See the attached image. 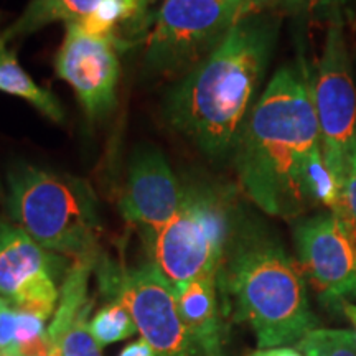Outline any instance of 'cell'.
Wrapping results in <instances>:
<instances>
[{
	"label": "cell",
	"instance_id": "6da1fadb",
	"mask_svg": "<svg viewBox=\"0 0 356 356\" xmlns=\"http://www.w3.org/2000/svg\"><path fill=\"white\" fill-rule=\"evenodd\" d=\"M280 13L273 8L244 17L167 97L168 122L210 159L233 154L254 108L274 55Z\"/></svg>",
	"mask_w": 356,
	"mask_h": 356
},
{
	"label": "cell",
	"instance_id": "7a4b0ae2",
	"mask_svg": "<svg viewBox=\"0 0 356 356\" xmlns=\"http://www.w3.org/2000/svg\"><path fill=\"white\" fill-rule=\"evenodd\" d=\"M320 147L310 71L304 63L282 66L267 84L233 149L244 193L270 216L296 218L309 210L302 175Z\"/></svg>",
	"mask_w": 356,
	"mask_h": 356
},
{
	"label": "cell",
	"instance_id": "3957f363",
	"mask_svg": "<svg viewBox=\"0 0 356 356\" xmlns=\"http://www.w3.org/2000/svg\"><path fill=\"white\" fill-rule=\"evenodd\" d=\"M218 280L261 350L299 343L317 328L305 275L273 236L246 229L229 241Z\"/></svg>",
	"mask_w": 356,
	"mask_h": 356
},
{
	"label": "cell",
	"instance_id": "277c9868",
	"mask_svg": "<svg viewBox=\"0 0 356 356\" xmlns=\"http://www.w3.org/2000/svg\"><path fill=\"white\" fill-rule=\"evenodd\" d=\"M6 204L13 222L40 246L99 262V200L86 180L19 162L7 170Z\"/></svg>",
	"mask_w": 356,
	"mask_h": 356
},
{
	"label": "cell",
	"instance_id": "5b68a950",
	"mask_svg": "<svg viewBox=\"0 0 356 356\" xmlns=\"http://www.w3.org/2000/svg\"><path fill=\"white\" fill-rule=\"evenodd\" d=\"M233 233L231 195L220 186H185L175 216L150 239L154 264L180 292L191 280L220 274Z\"/></svg>",
	"mask_w": 356,
	"mask_h": 356
},
{
	"label": "cell",
	"instance_id": "8992f818",
	"mask_svg": "<svg viewBox=\"0 0 356 356\" xmlns=\"http://www.w3.org/2000/svg\"><path fill=\"white\" fill-rule=\"evenodd\" d=\"M270 0H163L145 43V66L157 74L191 70L233 26Z\"/></svg>",
	"mask_w": 356,
	"mask_h": 356
},
{
	"label": "cell",
	"instance_id": "52a82bcc",
	"mask_svg": "<svg viewBox=\"0 0 356 356\" xmlns=\"http://www.w3.org/2000/svg\"><path fill=\"white\" fill-rule=\"evenodd\" d=\"M310 81L323 160L345 188L356 144V86L343 20L330 22Z\"/></svg>",
	"mask_w": 356,
	"mask_h": 356
},
{
	"label": "cell",
	"instance_id": "ba28073f",
	"mask_svg": "<svg viewBox=\"0 0 356 356\" xmlns=\"http://www.w3.org/2000/svg\"><path fill=\"white\" fill-rule=\"evenodd\" d=\"M96 269L102 289L127 307L137 332L157 356H203L178 314L173 287L154 262L136 269L97 262Z\"/></svg>",
	"mask_w": 356,
	"mask_h": 356
},
{
	"label": "cell",
	"instance_id": "9c48e42d",
	"mask_svg": "<svg viewBox=\"0 0 356 356\" xmlns=\"http://www.w3.org/2000/svg\"><path fill=\"white\" fill-rule=\"evenodd\" d=\"M299 266L325 302L356 299V229L333 211L304 218L293 228Z\"/></svg>",
	"mask_w": 356,
	"mask_h": 356
},
{
	"label": "cell",
	"instance_id": "30bf717a",
	"mask_svg": "<svg viewBox=\"0 0 356 356\" xmlns=\"http://www.w3.org/2000/svg\"><path fill=\"white\" fill-rule=\"evenodd\" d=\"M121 47L115 33L91 35L79 24L66 25L55 71L76 92L89 119H102L114 109L121 76Z\"/></svg>",
	"mask_w": 356,
	"mask_h": 356
},
{
	"label": "cell",
	"instance_id": "8fae6325",
	"mask_svg": "<svg viewBox=\"0 0 356 356\" xmlns=\"http://www.w3.org/2000/svg\"><path fill=\"white\" fill-rule=\"evenodd\" d=\"M60 261L15 222L0 221V297L42 318L55 314Z\"/></svg>",
	"mask_w": 356,
	"mask_h": 356
},
{
	"label": "cell",
	"instance_id": "7c38bea8",
	"mask_svg": "<svg viewBox=\"0 0 356 356\" xmlns=\"http://www.w3.org/2000/svg\"><path fill=\"white\" fill-rule=\"evenodd\" d=\"M184 193L165 155L155 147H145L129 163L119 210L150 241L175 216Z\"/></svg>",
	"mask_w": 356,
	"mask_h": 356
},
{
	"label": "cell",
	"instance_id": "4fadbf2b",
	"mask_svg": "<svg viewBox=\"0 0 356 356\" xmlns=\"http://www.w3.org/2000/svg\"><path fill=\"white\" fill-rule=\"evenodd\" d=\"M96 266L91 261H74L61 282L60 300L47 327L60 356H102V348L89 328L92 310L89 275Z\"/></svg>",
	"mask_w": 356,
	"mask_h": 356
},
{
	"label": "cell",
	"instance_id": "5bb4252c",
	"mask_svg": "<svg viewBox=\"0 0 356 356\" xmlns=\"http://www.w3.org/2000/svg\"><path fill=\"white\" fill-rule=\"evenodd\" d=\"M216 284L218 274L203 275L175 293L178 314L203 356H225Z\"/></svg>",
	"mask_w": 356,
	"mask_h": 356
},
{
	"label": "cell",
	"instance_id": "9a60e30c",
	"mask_svg": "<svg viewBox=\"0 0 356 356\" xmlns=\"http://www.w3.org/2000/svg\"><path fill=\"white\" fill-rule=\"evenodd\" d=\"M101 2L102 0H30L24 13L0 35L8 43L13 38L38 32L55 22H65V25L81 24Z\"/></svg>",
	"mask_w": 356,
	"mask_h": 356
},
{
	"label": "cell",
	"instance_id": "2e32d148",
	"mask_svg": "<svg viewBox=\"0 0 356 356\" xmlns=\"http://www.w3.org/2000/svg\"><path fill=\"white\" fill-rule=\"evenodd\" d=\"M0 92L17 96L32 104L43 115L55 122L65 121V109L50 89H44L22 68L13 50H8L7 42L0 35Z\"/></svg>",
	"mask_w": 356,
	"mask_h": 356
},
{
	"label": "cell",
	"instance_id": "e0dca14e",
	"mask_svg": "<svg viewBox=\"0 0 356 356\" xmlns=\"http://www.w3.org/2000/svg\"><path fill=\"white\" fill-rule=\"evenodd\" d=\"M92 337L101 348L126 340L137 332L131 312L121 300H111L89 320Z\"/></svg>",
	"mask_w": 356,
	"mask_h": 356
},
{
	"label": "cell",
	"instance_id": "ac0fdd59",
	"mask_svg": "<svg viewBox=\"0 0 356 356\" xmlns=\"http://www.w3.org/2000/svg\"><path fill=\"white\" fill-rule=\"evenodd\" d=\"M304 356H356V333L315 328L297 343Z\"/></svg>",
	"mask_w": 356,
	"mask_h": 356
},
{
	"label": "cell",
	"instance_id": "d6986e66",
	"mask_svg": "<svg viewBox=\"0 0 356 356\" xmlns=\"http://www.w3.org/2000/svg\"><path fill=\"white\" fill-rule=\"evenodd\" d=\"M348 0H270V8L280 15H320L343 20V8Z\"/></svg>",
	"mask_w": 356,
	"mask_h": 356
},
{
	"label": "cell",
	"instance_id": "ffe728a7",
	"mask_svg": "<svg viewBox=\"0 0 356 356\" xmlns=\"http://www.w3.org/2000/svg\"><path fill=\"white\" fill-rule=\"evenodd\" d=\"M20 338V310L8 302L0 305V350L17 346Z\"/></svg>",
	"mask_w": 356,
	"mask_h": 356
},
{
	"label": "cell",
	"instance_id": "44dd1931",
	"mask_svg": "<svg viewBox=\"0 0 356 356\" xmlns=\"http://www.w3.org/2000/svg\"><path fill=\"white\" fill-rule=\"evenodd\" d=\"M343 213L356 229V144L351 152L348 175L343 188Z\"/></svg>",
	"mask_w": 356,
	"mask_h": 356
},
{
	"label": "cell",
	"instance_id": "7402d4cb",
	"mask_svg": "<svg viewBox=\"0 0 356 356\" xmlns=\"http://www.w3.org/2000/svg\"><path fill=\"white\" fill-rule=\"evenodd\" d=\"M119 356H157V353H155L152 346L147 343L144 338H140V340L129 343Z\"/></svg>",
	"mask_w": 356,
	"mask_h": 356
},
{
	"label": "cell",
	"instance_id": "603a6c76",
	"mask_svg": "<svg viewBox=\"0 0 356 356\" xmlns=\"http://www.w3.org/2000/svg\"><path fill=\"white\" fill-rule=\"evenodd\" d=\"M249 356H302L297 348H289V346H279V348H266L251 353Z\"/></svg>",
	"mask_w": 356,
	"mask_h": 356
},
{
	"label": "cell",
	"instance_id": "cb8c5ba5",
	"mask_svg": "<svg viewBox=\"0 0 356 356\" xmlns=\"http://www.w3.org/2000/svg\"><path fill=\"white\" fill-rule=\"evenodd\" d=\"M338 305H340V309L343 310V314L350 318V322L353 323V327L356 328V305L351 304L350 300L340 302V304H338Z\"/></svg>",
	"mask_w": 356,
	"mask_h": 356
},
{
	"label": "cell",
	"instance_id": "d4e9b609",
	"mask_svg": "<svg viewBox=\"0 0 356 356\" xmlns=\"http://www.w3.org/2000/svg\"><path fill=\"white\" fill-rule=\"evenodd\" d=\"M2 356H22L19 351V346H8V348L2 350Z\"/></svg>",
	"mask_w": 356,
	"mask_h": 356
},
{
	"label": "cell",
	"instance_id": "484cf974",
	"mask_svg": "<svg viewBox=\"0 0 356 356\" xmlns=\"http://www.w3.org/2000/svg\"><path fill=\"white\" fill-rule=\"evenodd\" d=\"M137 2H139V6H140V8H142V12H147V6H145V2L144 0H137Z\"/></svg>",
	"mask_w": 356,
	"mask_h": 356
},
{
	"label": "cell",
	"instance_id": "4316f807",
	"mask_svg": "<svg viewBox=\"0 0 356 356\" xmlns=\"http://www.w3.org/2000/svg\"><path fill=\"white\" fill-rule=\"evenodd\" d=\"M6 302H7L6 299H2V297H0V305H3V304H6Z\"/></svg>",
	"mask_w": 356,
	"mask_h": 356
},
{
	"label": "cell",
	"instance_id": "83f0119b",
	"mask_svg": "<svg viewBox=\"0 0 356 356\" xmlns=\"http://www.w3.org/2000/svg\"><path fill=\"white\" fill-rule=\"evenodd\" d=\"M144 2H145V6H147V7H149V2H150V0H144Z\"/></svg>",
	"mask_w": 356,
	"mask_h": 356
},
{
	"label": "cell",
	"instance_id": "f1b7e54d",
	"mask_svg": "<svg viewBox=\"0 0 356 356\" xmlns=\"http://www.w3.org/2000/svg\"><path fill=\"white\" fill-rule=\"evenodd\" d=\"M0 356H2V350H0Z\"/></svg>",
	"mask_w": 356,
	"mask_h": 356
}]
</instances>
